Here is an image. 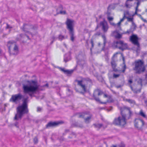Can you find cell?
I'll use <instances>...</instances> for the list:
<instances>
[{"mask_svg":"<svg viewBox=\"0 0 147 147\" xmlns=\"http://www.w3.org/2000/svg\"><path fill=\"white\" fill-rule=\"evenodd\" d=\"M93 96L97 102L103 104L109 103L112 102L111 98L99 89H96L93 92Z\"/></svg>","mask_w":147,"mask_h":147,"instance_id":"cell-9","label":"cell"},{"mask_svg":"<svg viewBox=\"0 0 147 147\" xmlns=\"http://www.w3.org/2000/svg\"><path fill=\"white\" fill-rule=\"evenodd\" d=\"M22 97V95H21L20 94H16V95H13L11 97L10 101L13 102H17V101L20 100V99H21Z\"/></svg>","mask_w":147,"mask_h":147,"instance_id":"cell-19","label":"cell"},{"mask_svg":"<svg viewBox=\"0 0 147 147\" xmlns=\"http://www.w3.org/2000/svg\"><path fill=\"white\" fill-rule=\"evenodd\" d=\"M119 30L123 33H128L134 30L135 26L132 19L125 17L119 24Z\"/></svg>","mask_w":147,"mask_h":147,"instance_id":"cell-7","label":"cell"},{"mask_svg":"<svg viewBox=\"0 0 147 147\" xmlns=\"http://www.w3.org/2000/svg\"><path fill=\"white\" fill-rule=\"evenodd\" d=\"M92 115L89 113H80L74 115L71 119V123L74 126L80 127H86L90 123Z\"/></svg>","mask_w":147,"mask_h":147,"instance_id":"cell-3","label":"cell"},{"mask_svg":"<svg viewBox=\"0 0 147 147\" xmlns=\"http://www.w3.org/2000/svg\"><path fill=\"white\" fill-rule=\"evenodd\" d=\"M37 83L33 80L27 81L23 85V88L26 93H31L35 92L38 89Z\"/></svg>","mask_w":147,"mask_h":147,"instance_id":"cell-12","label":"cell"},{"mask_svg":"<svg viewBox=\"0 0 147 147\" xmlns=\"http://www.w3.org/2000/svg\"><path fill=\"white\" fill-rule=\"evenodd\" d=\"M139 3L138 0H127L126 2L125 12L126 15L128 18L132 19L137 13Z\"/></svg>","mask_w":147,"mask_h":147,"instance_id":"cell-8","label":"cell"},{"mask_svg":"<svg viewBox=\"0 0 147 147\" xmlns=\"http://www.w3.org/2000/svg\"><path fill=\"white\" fill-rule=\"evenodd\" d=\"M113 123L116 126L123 127L126 124V120L122 117H118L114 120Z\"/></svg>","mask_w":147,"mask_h":147,"instance_id":"cell-17","label":"cell"},{"mask_svg":"<svg viewBox=\"0 0 147 147\" xmlns=\"http://www.w3.org/2000/svg\"><path fill=\"white\" fill-rule=\"evenodd\" d=\"M126 16L125 8L119 3L111 4L107 10L109 22L113 26L119 25Z\"/></svg>","mask_w":147,"mask_h":147,"instance_id":"cell-1","label":"cell"},{"mask_svg":"<svg viewBox=\"0 0 147 147\" xmlns=\"http://www.w3.org/2000/svg\"><path fill=\"white\" fill-rule=\"evenodd\" d=\"M134 69L136 72L139 74L144 72L146 70V67L143 61L141 60L136 61L135 63Z\"/></svg>","mask_w":147,"mask_h":147,"instance_id":"cell-15","label":"cell"},{"mask_svg":"<svg viewBox=\"0 0 147 147\" xmlns=\"http://www.w3.org/2000/svg\"><path fill=\"white\" fill-rule=\"evenodd\" d=\"M105 45V38L103 34L100 33L94 34L91 39L92 53L94 54L100 53L103 50Z\"/></svg>","mask_w":147,"mask_h":147,"instance_id":"cell-2","label":"cell"},{"mask_svg":"<svg viewBox=\"0 0 147 147\" xmlns=\"http://www.w3.org/2000/svg\"><path fill=\"white\" fill-rule=\"evenodd\" d=\"M122 117L126 120H128L131 117V112L130 110L126 107L121 108V110Z\"/></svg>","mask_w":147,"mask_h":147,"instance_id":"cell-16","label":"cell"},{"mask_svg":"<svg viewBox=\"0 0 147 147\" xmlns=\"http://www.w3.org/2000/svg\"><path fill=\"white\" fill-rule=\"evenodd\" d=\"M109 78L111 85L116 88L121 87L125 83L124 76L122 73L114 70L109 72Z\"/></svg>","mask_w":147,"mask_h":147,"instance_id":"cell-6","label":"cell"},{"mask_svg":"<svg viewBox=\"0 0 147 147\" xmlns=\"http://www.w3.org/2000/svg\"><path fill=\"white\" fill-rule=\"evenodd\" d=\"M23 29L25 30V31H26V32L28 33H32L34 32V31H35L34 28L32 26H30V25H26V26H24Z\"/></svg>","mask_w":147,"mask_h":147,"instance_id":"cell-20","label":"cell"},{"mask_svg":"<svg viewBox=\"0 0 147 147\" xmlns=\"http://www.w3.org/2000/svg\"><path fill=\"white\" fill-rule=\"evenodd\" d=\"M136 14L142 20L147 22V0H143L139 3Z\"/></svg>","mask_w":147,"mask_h":147,"instance_id":"cell-11","label":"cell"},{"mask_svg":"<svg viewBox=\"0 0 147 147\" xmlns=\"http://www.w3.org/2000/svg\"><path fill=\"white\" fill-rule=\"evenodd\" d=\"M111 64L113 70L123 73L126 70V64L123 55L120 52L116 53L112 57Z\"/></svg>","mask_w":147,"mask_h":147,"instance_id":"cell-4","label":"cell"},{"mask_svg":"<svg viewBox=\"0 0 147 147\" xmlns=\"http://www.w3.org/2000/svg\"><path fill=\"white\" fill-rule=\"evenodd\" d=\"M27 104L26 101H25L21 105H20L17 108L15 119L18 120L20 119L22 116L27 112Z\"/></svg>","mask_w":147,"mask_h":147,"instance_id":"cell-13","label":"cell"},{"mask_svg":"<svg viewBox=\"0 0 147 147\" xmlns=\"http://www.w3.org/2000/svg\"><path fill=\"white\" fill-rule=\"evenodd\" d=\"M130 40L131 42L134 44V45H139V40H138V37L136 35H133L130 37Z\"/></svg>","mask_w":147,"mask_h":147,"instance_id":"cell-21","label":"cell"},{"mask_svg":"<svg viewBox=\"0 0 147 147\" xmlns=\"http://www.w3.org/2000/svg\"><path fill=\"white\" fill-rule=\"evenodd\" d=\"M74 88L77 92L84 94L89 91L92 86V83L87 79L75 80L74 82Z\"/></svg>","mask_w":147,"mask_h":147,"instance_id":"cell-5","label":"cell"},{"mask_svg":"<svg viewBox=\"0 0 147 147\" xmlns=\"http://www.w3.org/2000/svg\"><path fill=\"white\" fill-rule=\"evenodd\" d=\"M129 84L132 90L135 93L140 92L142 89V81L139 77L134 76L130 78Z\"/></svg>","mask_w":147,"mask_h":147,"instance_id":"cell-10","label":"cell"},{"mask_svg":"<svg viewBox=\"0 0 147 147\" xmlns=\"http://www.w3.org/2000/svg\"><path fill=\"white\" fill-rule=\"evenodd\" d=\"M8 51L12 55H16L19 52V48L17 44L14 41H9L7 45Z\"/></svg>","mask_w":147,"mask_h":147,"instance_id":"cell-14","label":"cell"},{"mask_svg":"<svg viewBox=\"0 0 147 147\" xmlns=\"http://www.w3.org/2000/svg\"></svg>","mask_w":147,"mask_h":147,"instance_id":"cell-24","label":"cell"},{"mask_svg":"<svg viewBox=\"0 0 147 147\" xmlns=\"http://www.w3.org/2000/svg\"><path fill=\"white\" fill-rule=\"evenodd\" d=\"M60 124V122H51L48 123L47 125V127H54L57 126L59 124Z\"/></svg>","mask_w":147,"mask_h":147,"instance_id":"cell-23","label":"cell"},{"mask_svg":"<svg viewBox=\"0 0 147 147\" xmlns=\"http://www.w3.org/2000/svg\"><path fill=\"white\" fill-rule=\"evenodd\" d=\"M144 125V122L141 119L137 118L135 120L134 126L136 128L138 129H141L143 127Z\"/></svg>","mask_w":147,"mask_h":147,"instance_id":"cell-18","label":"cell"},{"mask_svg":"<svg viewBox=\"0 0 147 147\" xmlns=\"http://www.w3.org/2000/svg\"><path fill=\"white\" fill-rule=\"evenodd\" d=\"M67 25L68 26V28H69V30H70L71 32H73V22L71 20H68L67 22Z\"/></svg>","mask_w":147,"mask_h":147,"instance_id":"cell-22","label":"cell"}]
</instances>
